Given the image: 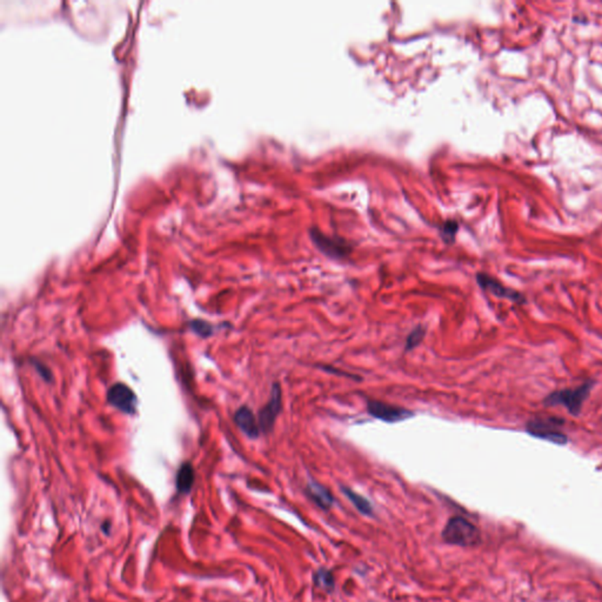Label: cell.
<instances>
[{
    "instance_id": "obj_7",
    "label": "cell",
    "mask_w": 602,
    "mask_h": 602,
    "mask_svg": "<svg viewBox=\"0 0 602 602\" xmlns=\"http://www.w3.org/2000/svg\"><path fill=\"white\" fill-rule=\"evenodd\" d=\"M107 400L112 406L126 414L135 413L137 408V397L130 387L124 383H115L107 393Z\"/></svg>"
},
{
    "instance_id": "obj_2",
    "label": "cell",
    "mask_w": 602,
    "mask_h": 602,
    "mask_svg": "<svg viewBox=\"0 0 602 602\" xmlns=\"http://www.w3.org/2000/svg\"><path fill=\"white\" fill-rule=\"evenodd\" d=\"M593 383H582L581 386L575 388H567L561 391H555L546 397L544 400L545 406H565L570 414L577 416L581 413L582 405L590 397Z\"/></svg>"
},
{
    "instance_id": "obj_4",
    "label": "cell",
    "mask_w": 602,
    "mask_h": 602,
    "mask_svg": "<svg viewBox=\"0 0 602 602\" xmlns=\"http://www.w3.org/2000/svg\"><path fill=\"white\" fill-rule=\"evenodd\" d=\"M281 408H282V392H281L280 383H274L269 403L261 408L258 414V423L263 433H269L272 431L278 415L280 414Z\"/></svg>"
},
{
    "instance_id": "obj_10",
    "label": "cell",
    "mask_w": 602,
    "mask_h": 602,
    "mask_svg": "<svg viewBox=\"0 0 602 602\" xmlns=\"http://www.w3.org/2000/svg\"><path fill=\"white\" fill-rule=\"evenodd\" d=\"M306 492L309 497L322 509H330L333 506L334 498L325 486L317 481L311 480L307 484Z\"/></svg>"
},
{
    "instance_id": "obj_17",
    "label": "cell",
    "mask_w": 602,
    "mask_h": 602,
    "mask_svg": "<svg viewBox=\"0 0 602 602\" xmlns=\"http://www.w3.org/2000/svg\"><path fill=\"white\" fill-rule=\"evenodd\" d=\"M34 366H36V368H37L38 372H39V373H41V375H43V377H44V378L46 379V380H51V378H52V377H51V373H49V370H47V368H45V367L41 366V364H39V362H38V364H37V362H34Z\"/></svg>"
},
{
    "instance_id": "obj_1",
    "label": "cell",
    "mask_w": 602,
    "mask_h": 602,
    "mask_svg": "<svg viewBox=\"0 0 602 602\" xmlns=\"http://www.w3.org/2000/svg\"><path fill=\"white\" fill-rule=\"evenodd\" d=\"M443 539L451 545L473 547L480 544V531L465 517H452L443 531Z\"/></svg>"
},
{
    "instance_id": "obj_3",
    "label": "cell",
    "mask_w": 602,
    "mask_h": 602,
    "mask_svg": "<svg viewBox=\"0 0 602 602\" xmlns=\"http://www.w3.org/2000/svg\"><path fill=\"white\" fill-rule=\"evenodd\" d=\"M564 421L557 418L550 419H534L527 423V432L539 439L548 440L550 443L557 445H566L568 443L567 436L557 430Z\"/></svg>"
},
{
    "instance_id": "obj_13",
    "label": "cell",
    "mask_w": 602,
    "mask_h": 602,
    "mask_svg": "<svg viewBox=\"0 0 602 602\" xmlns=\"http://www.w3.org/2000/svg\"><path fill=\"white\" fill-rule=\"evenodd\" d=\"M314 582L317 587L327 592H332L334 588V577L330 570L322 568L314 573Z\"/></svg>"
},
{
    "instance_id": "obj_12",
    "label": "cell",
    "mask_w": 602,
    "mask_h": 602,
    "mask_svg": "<svg viewBox=\"0 0 602 602\" xmlns=\"http://www.w3.org/2000/svg\"><path fill=\"white\" fill-rule=\"evenodd\" d=\"M342 491L346 495L347 499L353 504L354 507L358 509L359 512L361 513V514L366 515V517H370L373 514L372 504H370V501L367 500L366 498L362 497V495H360L357 492H354L353 489H350V487H346V486H342Z\"/></svg>"
},
{
    "instance_id": "obj_15",
    "label": "cell",
    "mask_w": 602,
    "mask_h": 602,
    "mask_svg": "<svg viewBox=\"0 0 602 602\" xmlns=\"http://www.w3.org/2000/svg\"><path fill=\"white\" fill-rule=\"evenodd\" d=\"M191 327L192 330L194 331L196 333L203 335V337L211 335L212 332H213V327L210 324H208V322H201V320H196V322H192Z\"/></svg>"
},
{
    "instance_id": "obj_14",
    "label": "cell",
    "mask_w": 602,
    "mask_h": 602,
    "mask_svg": "<svg viewBox=\"0 0 602 602\" xmlns=\"http://www.w3.org/2000/svg\"><path fill=\"white\" fill-rule=\"evenodd\" d=\"M425 335H426V327L420 325L418 327H415L414 330L412 331L411 333L408 334V337H407L405 350H414L415 347L419 346L423 338H425Z\"/></svg>"
},
{
    "instance_id": "obj_18",
    "label": "cell",
    "mask_w": 602,
    "mask_h": 602,
    "mask_svg": "<svg viewBox=\"0 0 602 602\" xmlns=\"http://www.w3.org/2000/svg\"><path fill=\"white\" fill-rule=\"evenodd\" d=\"M102 532H105L106 534H110V531H111L110 521H106L105 524H102Z\"/></svg>"
},
{
    "instance_id": "obj_6",
    "label": "cell",
    "mask_w": 602,
    "mask_h": 602,
    "mask_svg": "<svg viewBox=\"0 0 602 602\" xmlns=\"http://www.w3.org/2000/svg\"><path fill=\"white\" fill-rule=\"evenodd\" d=\"M367 412L377 419L392 423L403 421L414 415L413 412L408 411L406 408L390 405L383 401H377V400H370L367 403Z\"/></svg>"
},
{
    "instance_id": "obj_11",
    "label": "cell",
    "mask_w": 602,
    "mask_h": 602,
    "mask_svg": "<svg viewBox=\"0 0 602 602\" xmlns=\"http://www.w3.org/2000/svg\"><path fill=\"white\" fill-rule=\"evenodd\" d=\"M193 484H194V469L190 462H185L180 466L177 473V479H175L177 491L180 494H188L191 491Z\"/></svg>"
},
{
    "instance_id": "obj_5",
    "label": "cell",
    "mask_w": 602,
    "mask_h": 602,
    "mask_svg": "<svg viewBox=\"0 0 602 602\" xmlns=\"http://www.w3.org/2000/svg\"><path fill=\"white\" fill-rule=\"evenodd\" d=\"M311 238L319 251L332 259H344L352 252V247L346 241L326 236L320 231H317V228H313L311 231Z\"/></svg>"
},
{
    "instance_id": "obj_8",
    "label": "cell",
    "mask_w": 602,
    "mask_h": 602,
    "mask_svg": "<svg viewBox=\"0 0 602 602\" xmlns=\"http://www.w3.org/2000/svg\"><path fill=\"white\" fill-rule=\"evenodd\" d=\"M476 281L480 285L481 289L487 291V292L493 294V296H495V297L509 299V300L517 302V304H525L526 302V298L524 297V294H521L520 292H517L515 289L506 287L501 282H499L497 279L489 277V274L478 273L476 274Z\"/></svg>"
},
{
    "instance_id": "obj_16",
    "label": "cell",
    "mask_w": 602,
    "mask_h": 602,
    "mask_svg": "<svg viewBox=\"0 0 602 602\" xmlns=\"http://www.w3.org/2000/svg\"><path fill=\"white\" fill-rule=\"evenodd\" d=\"M456 231H458V224H456V221L451 220V221H447V223L444 225V227H443V236H444L448 241H452L454 239Z\"/></svg>"
},
{
    "instance_id": "obj_9",
    "label": "cell",
    "mask_w": 602,
    "mask_h": 602,
    "mask_svg": "<svg viewBox=\"0 0 602 602\" xmlns=\"http://www.w3.org/2000/svg\"><path fill=\"white\" fill-rule=\"evenodd\" d=\"M234 423L251 439H256L259 434H260L261 431L258 419H256V415L253 414V412L249 410V407H241L236 412Z\"/></svg>"
}]
</instances>
